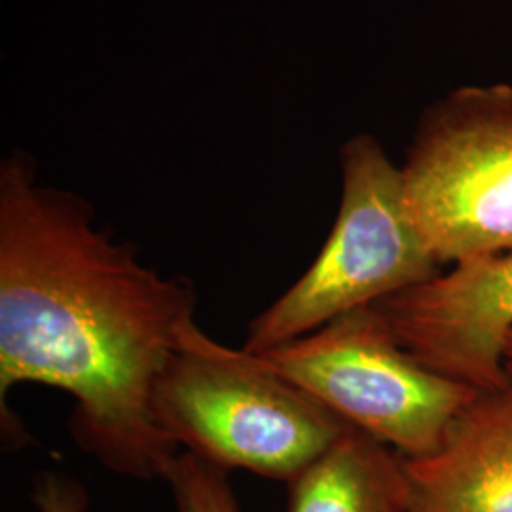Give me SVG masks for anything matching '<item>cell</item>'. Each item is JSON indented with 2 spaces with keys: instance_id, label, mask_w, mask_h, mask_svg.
I'll return each mask as SVG.
<instances>
[{
  "instance_id": "11",
  "label": "cell",
  "mask_w": 512,
  "mask_h": 512,
  "mask_svg": "<svg viewBox=\"0 0 512 512\" xmlns=\"http://www.w3.org/2000/svg\"><path fill=\"white\" fill-rule=\"evenodd\" d=\"M503 366H505V372L509 374V378L512 380V327L507 332L505 344H503Z\"/></svg>"
},
{
  "instance_id": "2",
  "label": "cell",
  "mask_w": 512,
  "mask_h": 512,
  "mask_svg": "<svg viewBox=\"0 0 512 512\" xmlns=\"http://www.w3.org/2000/svg\"><path fill=\"white\" fill-rule=\"evenodd\" d=\"M150 410L181 452L287 484L349 429L264 355L220 344L196 317L179 330Z\"/></svg>"
},
{
  "instance_id": "1",
  "label": "cell",
  "mask_w": 512,
  "mask_h": 512,
  "mask_svg": "<svg viewBox=\"0 0 512 512\" xmlns=\"http://www.w3.org/2000/svg\"><path fill=\"white\" fill-rule=\"evenodd\" d=\"M196 294L99 230L90 203L42 186L29 156L0 167V401L21 384L74 399L76 446L110 473L165 480L179 446L150 397Z\"/></svg>"
},
{
  "instance_id": "10",
  "label": "cell",
  "mask_w": 512,
  "mask_h": 512,
  "mask_svg": "<svg viewBox=\"0 0 512 512\" xmlns=\"http://www.w3.org/2000/svg\"><path fill=\"white\" fill-rule=\"evenodd\" d=\"M33 503L38 512H86L88 492L74 478L54 471H44L35 478Z\"/></svg>"
},
{
  "instance_id": "6",
  "label": "cell",
  "mask_w": 512,
  "mask_h": 512,
  "mask_svg": "<svg viewBox=\"0 0 512 512\" xmlns=\"http://www.w3.org/2000/svg\"><path fill=\"white\" fill-rule=\"evenodd\" d=\"M376 308L421 365L476 391L512 384L503 366L512 327V255L459 262Z\"/></svg>"
},
{
  "instance_id": "9",
  "label": "cell",
  "mask_w": 512,
  "mask_h": 512,
  "mask_svg": "<svg viewBox=\"0 0 512 512\" xmlns=\"http://www.w3.org/2000/svg\"><path fill=\"white\" fill-rule=\"evenodd\" d=\"M165 482L177 512H239L228 471L188 452L173 459Z\"/></svg>"
},
{
  "instance_id": "8",
  "label": "cell",
  "mask_w": 512,
  "mask_h": 512,
  "mask_svg": "<svg viewBox=\"0 0 512 512\" xmlns=\"http://www.w3.org/2000/svg\"><path fill=\"white\" fill-rule=\"evenodd\" d=\"M287 512H406L404 458L349 427L289 482Z\"/></svg>"
},
{
  "instance_id": "5",
  "label": "cell",
  "mask_w": 512,
  "mask_h": 512,
  "mask_svg": "<svg viewBox=\"0 0 512 512\" xmlns=\"http://www.w3.org/2000/svg\"><path fill=\"white\" fill-rule=\"evenodd\" d=\"M260 355L349 427L403 458L437 450L448 425L478 393L418 363L376 304Z\"/></svg>"
},
{
  "instance_id": "7",
  "label": "cell",
  "mask_w": 512,
  "mask_h": 512,
  "mask_svg": "<svg viewBox=\"0 0 512 512\" xmlns=\"http://www.w3.org/2000/svg\"><path fill=\"white\" fill-rule=\"evenodd\" d=\"M404 471L406 512H512V384L478 391Z\"/></svg>"
},
{
  "instance_id": "4",
  "label": "cell",
  "mask_w": 512,
  "mask_h": 512,
  "mask_svg": "<svg viewBox=\"0 0 512 512\" xmlns=\"http://www.w3.org/2000/svg\"><path fill=\"white\" fill-rule=\"evenodd\" d=\"M401 175L440 266L512 255V86H461L429 105Z\"/></svg>"
},
{
  "instance_id": "3",
  "label": "cell",
  "mask_w": 512,
  "mask_h": 512,
  "mask_svg": "<svg viewBox=\"0 0 512 512\" xmlns=\"http://www.w3.org/2000/svg\"><path fill=\"white\" fill-rule=\"evenodd\" d=\"M340 169L342 198L329 238L310 268L249 323L243 349L279 348L442 272L408 215L401 167L380 141L351 137Z\"/></svg>"
}]
</instances>
